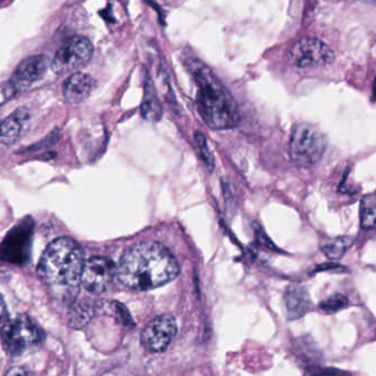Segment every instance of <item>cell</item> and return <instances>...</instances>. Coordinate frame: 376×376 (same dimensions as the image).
Listing matches in <instances>:
<instances>
[{
	"instance_id": "obj_18",
	"label": "cell",
	"mask_w": 376,
	"mask_h": 376,
	"mask_svg": "<svg viewBox=\"0 0 376 376\" xmlns=\"http://www.w3.org/2000/svg\"><path fill=\"white\" fill-rule=\"evenodd\" d=\"M195 144L198 146L199 151H200L201 157L206 164V167L209 169V171L215 170V157L212 155L211 150H210L209 145L206 141V136L201 132H197L195 134Z\"/></svg>"
},
{
	"instance_id": "obj_10",
	"label": "cell",
	"mask_w": 376,
	"mask_h": 376,
	"mask_svg": "<svg viewBox=\"0 0 376 376\" xmlns=\"http://www.w3.org/2000/svg\"><path fill=\"white\" fill-rule=\"evenodd\" d=\"M48 66L49 61L47 57L42 55L29 57L17 66L9 82L17 92L27 90L41 80L47 72Z\"/></svg>"
},
{
	"instance_id": "obj_8",
	"label": "cell",
	"mask_w": 376,
	"mask_h": 376,
	"mask_svg": "<svg viewBox=\"0 0 376 376\" xmlns=\"http://www.w3.org/2000/svg\"><path fill=\"white\" fill-rule=\"evenodd\" d=\"M117 277V266L110 258L93 256L86 261L81 284L93 295L103 294L108 290Z\"/></svg>"
},
{
	"instance_id": "obj_12",
	"label": "cell",
	"mask_w": 376,
	"mask_h": 376,
	"mask_svg": "<svg viewBox=\"0 0 376 376\" xmlns=\"http://www.w3.org/2000/svg\"><path fill=\"white\" fill-rule=\"evenodd\" d=\"M286 313L288 320H297L305 316L313 308V301L305 287L290 285L287 287L284 296Z\"/></svg>"
},
{
	"instance_id": "obj_2",
	"label": "cell",
	"mask_w": 376,
	"mask_h": 376,
	"mask_svg": "<svg viewBox=\"0 0 376 376\" xmlns=\"http://www.w3.org/2000/svg\"><path fill=\"white\" fill-rule=\"evenodd\" d=\"M187 66L198 86L197 104L206 126L215 130L235 126L239 121V110L228 88L200 60L191 59Z\"/></svg>"
},
{
	"instance_id": "obj_4",
	"label": "cell",
	"mask_w": 376,
	"mask_h": 376,
	"mask_svg": "<svg viewBox=\"0 0 376 376\" xmlns=\"http://www.w3.org/2000/svg\"><path fill=\"white\" fill-rule=\"evenodd\" d=\"M43 330L33 319L21 315L14 319H6L3 315L1 340L3 349L9 355L23 357L31 355L43 344Z\"/></svg>"
},
{
	"instance_id": "obj_17",
	"label": "cell",
	"mask_w": 376,
	"mask_h": 376,
	"mask_svg": "<svg viewBox=\"0 0 376 376\" xmlns=\"http://www.w3.org/2000/svg\"><path fill=\"white\" fill-rule=\"evenodd\" d=\"M94 309L88 304H79L70 315V326L75 329H81L91 320Z\"/></svg>"
},
{
	"instance_id": "obj_11",
	"label": "cell",
	"mask_w": 376,
	"mask_h": 376,
	"mask_svg": "<svg viewBox=\"0 0 376 376\" xmlns=\"http://www.w3.org/2000/svg\"><path fill=\"white\" fill-rule=\"evenodd\" d=\"M30 124V113L26 108L14 110V113L6 117L1 123L0 141L3 146L16 144L27 132Z\"/></svg>"
},
{
	"instance_id": "obj_3",
	"label": "cell",
	"mask_w": 376,
	"mask_h": 376,
	"mask_svg": "<svg viewBox=\"0 0 376 376\" xmlns=\"http://www.w3.org/2000/svg\"><path fill=\"white\" fill-rule=\"evenodd\" d=\"M84 252L71 237H59L48 245L38 265L43 284L62 295L72 294L82 279Z\"/></svg>"
},
{
	"instance_id": "obj_6",
	"label": "cell",
	"mask_w": 376,
	"mask_h": 376,
	"mask_svg": "<svg viewBox=\"0 0 376 376\" xmlns=\"http://www.w3.org/2000/svg\"><path fill=\"white\" fill-rule=\"evenodd\" d=\"M93 52V44L88 38L73 36L59 48L50 66L55 75H68L84 68L91 61Z\"/></svg>"
},
{
	"instance_id": "obj_1",
	"label": "cell",
	"mask_w": 376,
	"mask_h": 376,
	"mask_svg": "<svg viewBox=\"0 0 376 376\" xmlns=\"http://www.w3.org/2000/svg\"><path fill=\"white\" fill-rule=\"evenodd\" d=\"M179 274L175 256L157 242H141L125 250L117 266V278L134 290L145 291L170 283Z\"/></svg>"
},
{
	"instance_id": "obj_20",
	"label": "cell",
	"mask_w": 376,
	"mask_h": 376,
	"mask_svg": "<svg viewBox=\"0 0 376 376\" xmlns=\"http://www.w3.org/2000/svg\"><path fill=\"white\" fill-rule=\"evenodd\" d=\"M311 376H350V374L337 368H317L313 370Z\"/></svg>"
},
{
	"instance_id": "obj_19",
	"label": "cell",
	"mask_w": 376,
	"mask_h": 376,
	"mask_svg": "<svg viewBox=\"0 0 376 376\" xmlns=\"http://www.w3.org/2000/svg\"><path fill=\"white\" fill-rule=\"evenodd\" d=\"M348 305H349V299L344 295L337 294L320 302L319 308L324 313H335L348 307Z\"/></svg>"
},
{
	"instance_id": "obj_15",
	"label": "cell",
	"mask_w": 376,
	"mask_h": 376,
	"mask_svg": "<svg viewBox=\"0 0 376 376\" xmlns=\"http://www.w3.org/2000/svg\"><path fill=\"white\" fill-rule=\"evenodd\" d=\"M352 244H353V239L351 237H333V239H324L320 244V248L329 259H340L346 254V250L351 248Z\"/></svg>"
},
{
	"instance_id": "obj_25",
	"label": "cell",
	"mask_w": 376,
	"mask_h": 376,
	"mask_svg": "<svg viewBox=\"0 0 376 376\" xmlns=\"http://www.w3.org/2000/svg\"><path fill=\"white\" fill-rule=\"evenodd\" d=\"M368 3H371V5L376 6V1H368Z\"/></svg>"
},
{
	"instance_id": "obj_9",
	"label": "cell",
	"mask_w": 376,
	"mask_h": 376,
	"mask_svg": "<svg viewBox=\"0 0 376 376\" xmlns=\"http://www.w3.org/2000/svg\"><path fill=\"white\" fill-rule=\"evenodd\" d=\"M177 333L176 319L169 315H162L148 322L140 335V340L147 351L160 353L170 346Z\"/></svg>"
},
{
	"instance_id": "obj_5",
	"label": "cell",
	"mask_w": 376,
	"mask_h": 376,
	"mask_svg": "<svg viewBox=\"0 0 376 376\" xmlns=\"http://www.w3.org/2000/svg\"><path fill=\"white\" fill-rule=\"evenodd\" d=\"M327 145V138L316 126L300 123L291 132L289 156L297 167L310 168L321 159Z\"/></svg>"
},
{
	"instance_id": "obj_13",
	"label": "cell",
	"mask_w": 376,
	"mask_h": 376,
	"mask_svg": "<svg viewBox=\"0 0 376 376\" xmlns=\"http://www.w3.org/2000/svg\"><path fill=\"white\" fill-rule=\"evenodd\" d=\"M92 88H93L92 77L82 72H75L64 82L63 97L66 102L80 104L90 97Z\"/></svg>"
},
{
	"instance_id": "obj_23",
	"label": "cell",
	"mask_w": 376,
	"mask_h": 376,
	"mask_svg": "<svg viewBox=\"0 0 376 376\" xmlns=\"http://www.w3.org/2000/svg\"><path fill=\"white\" fill-rule=\"evenodd\" d=\"M258 241L261 243V245H264L265 248H269V250H278L277 248L273 244L272 241L268 239V237L263 233V232H259L257 235Z\"/></svg>"
},
{
	"instance_id": "obj_14",
	"label": "cell",
	"mask_w": 376,
	"mask_h": 376,
	"mask_svg": "<svg viewBox=\"0 0 376 376\" xmlns=\"http://www.w3.org/2000/svg\"><path fill=\"white\" fill-rule=\"evenodd\" d=\"M140 110H141V115L146 121L157 123L161 119L162 106L159 99L157 97L156 91H155L151 81L148 82V86L146 88L145 97H144Z\"/></svg>"
},
{
	"instance_id": "obj_24",
	"label": "cell",
	"mask_w": 376,
	"mask_h": 376,
	"mask_svg": "<svg viewBox=\"0 0 376 376\" xmlns=\"http://www.w3.org/2000/svg\"><path fill=\"white\" fill-rule=\"evenodd\" d=\"M372 91H373L374 99H376V77H375V80H374V82H373V90H372Z\"/></svg>"
},
{
	"instance_id": "obj_16",
	"label": "cell",
	"mask_w": 376,
	"mask_h": 376,
	"mask_svg": "<svg viewBox=\"0 0 376 376\" xmlns=\"http://www.w3.org/2000/svg\"><path fill=\"white\" fill-rule=\"evenodd\" d=\"M360 221L363 228L376 230V191L361 201Z\"/></svg>"
},
{
	"instance_id": "obj_7",
	"label": "cell",
	"mask_w": 376,
	"mask_h": 376,
	"mask_svg": "<svg viewBox=\"0 0 376 376\" xmlns=\"http://www.w3.org/2000/svg\"><path fill=\"white\" fill-rule=\"evenodd\" d=\"M288 60L293 66L300 69L317 68L333 63L335 52L320 39L306 37L291 46Z\"/></svg>"
},
{
	"instance_id": "obj_22",
	"label": "cell",
	"mask_w": 376,
	"mask_h": 376,
	"mask_svg": "<svg viewBox=\"0 0 376 376\" xmlns=\"http://www.w3.org/2000/svg\"><path fill=\"white\" fill-rule=\"evenodd\" d=\"M344 267L338 264L327 263L321 264L315 268V272H326V270H342Z\"/></svg>"
},
{
	"instance_id": "obj_21",
	"label": "cell",
	"mask_w": 376,
	"mask_h": 376,
	"mask_svg": "<svg viewBox=\"0 0 376 376\" xmlns=\"http://www.w3.org/2000/svg\"><path fill=\"white\" fill-rule=\"evenodd\" d=\"M5 376H34L32 372L29 371L27 368H20V366H16L9 370Z\"/></svg>"
}]
</instances>
